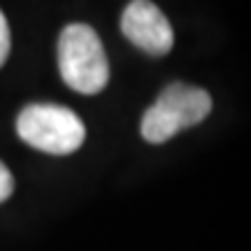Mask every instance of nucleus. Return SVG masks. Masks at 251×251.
Wrapping results in <instances>:
<instances>
[{
    "label": "nucleus",
    "instance_id": "obj_1",
    "mask_svg": "<svg viewBox=\"0 0 251 251\" xmlns=\"http://www.w3.org/2000/svg\"><path fill=\"white\" fill-rule=\"evenodd\" d=\"M58 70L77 93L96 96L107 86L109 63L98 33L86 24H70L58 37Z\"/></svg>",
    "mask_w": 251,
    "mask_h": 251
},
{
    "label": "nucleus",
    "instance_id": "obj_2",
    "mask_svg": "<svg viewBox=\"0 0 251 251\" xmlns=\"http://www.w3.org/2000/svg\"><path fill=\"white\" fill-rule=\"evenodd\" d=\"M212 112V96L205 89L181 81L168 84L151 107L144 112L140 130L151 144H163L177 133L205 121Z\"/></svg>",
    "mask_w": 251,
    "mask_h": 251
},
{
    "label": "nucleus",
    "instance_id": "obj_3",
    "mask_svg": "<svg viewBox=\"0 0 251 251\" xmlns=\"http://www.w3.org/2000/svg\"><path fill=\"white\" fill-rule=\"evenodd\" d=\"M17 135L37 151L68 156L84 144L86 128L72 109L49 102H33L19 112Z\"/></svg>",
    "mask_w": 251,
    "mask_h": 251
},
{
    "label": "nucleus",
    "instance_id": "obj_4",
    "mask_svg": "<svg viewBox=\"0 0 251 251\" xmlns=\"http://www.w3.org/2000/svg\"><path fill=\"white\" fill-rule=\"evenodd\" d=\"M121 33L126 35V40H130V45L156 58L170 54L175 45L170 21L151 0H133L124 9Z\"/></svg>",
    "mask_w": 251,
    "mask_h": 251
},
{
    "label": "nucleus",
    "instance_id": "obj_5",
    "mask_svg": "<svg viewBox=\"0 0 251 251\" xmlns=\"http://www.w3.org/2000/svg\"><path fill=\"white\" fill-rule=\"evenodd\" d=\"M9 49H12V35H9L7 19H5V14L0 12V68H2L5 61H7Z\"/></svg>",
    "mask_w": 251,
    "mask_h": 251
},
{
    "label": "nucleus",
    "instance_id": "obj_6",
    "mask_svg": "<svg viewBox=\"0 0 251 251\" xmlns=\"http://www.w3.org/2000/svg\"><path fill=\"white\" fill-rule=\"evenodd\" d=\"M12 191H14V177L7 170V165L0 161V202H5L12 196Z\"/></svg>",
    "mask_w": 251,
    "mask_h": 251
}]
</instances>
